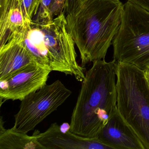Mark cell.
Returning a JSON list of instances; mask_svg holds the SVG:
<instances>
[{
	"mask_svg": "<svg viewBox=\"0 0 149 149\" xmlns=\"http://www.w3.org/2000/svg\"><path fill=\"white\" fill-rule=\"evenodd\" d=\"M113 59L93 62L85 72L73 109L70 130L76 135L97 138L103 127L118 111L116 67Z\"/></svg>",
	"mask_w": 149,
	"mask_h": 149,
	"instance_id": "7a4b0ae2",
	"label": "cell"
},
{
	"mask_svg": "<svg viewBox=\"0 0 149 149\" xmlns=\"http://www.w3.org/2000/svg\"><path fill=\"white\" fill-rule=\"evenodd\" d=\"M23 14L27 22H32L39 10L41 0H21Z\"/></svg>",
	"mask_w": 149,
	"mask_h": 149,
	"instance_id": "4fadbf2b",
	"label": "cell"
},
{
	"mask_svg": "<svg viewBox=\"0 0 149 149\" xmlns=\"http://www.w3.org/2000/svg\"><path fill=\"white\" fill-rule=\"evenodd\" d=\"M19 33L38 65L82 81L86 69L77 62L75 44L68 31L63 12L49 20H33Z\"/></svg>",
	"mask_w": 149,
	"mask_h": 149,
	"instance_id": "3957f363",
	"label": "cell"
},
{
	"mask_svg": "<svg viewBox=\"0 0 149 149\" xmlns=\"http://www.w3.org/2000/svg\"><path fill=\"white\" fill-rule=\"evenodd\" d=\"M70 127L68 124L63 130L55 123L44 132H35L33 135L45 149H113L97 138H89L74 134L70 131Z\"/></svg>",
	"mask_w": 149,
	"mask_h": 149,
	"instance_id": "ba28073f",
	"label": "cell"
},
{
	"mask_svg": "<svg viewBox=\"0 0 149 149\" xmlns=\"http://www.w3.org/2000/svg\"><path fill=\"white\" fill-rule=\"evenodd\" d=\"M13 1V0H0V34L5 31L8 14Z\"/></svg>",
	"mask_w": 149,
	"mask_h": 149,
	"instance_id": "9a60e30c",
	"label": "cell"
},
{
	"mask_svg": "<svg viewBox=\"0 0 149 149\" xmlns=\"http://www.w3.org/2000/svg\"><path fill=\"white\" fill-rule=\"evenodd\" d=\"M123 9L120 0H80L65 15L67 29L79 50L83 67L105 58L119 29Z\"/></svg>",
	"mask_w": 149,
	"mask_h": 149,
	"instance_id": "6da1fadb",
	"label": "cell"
},
{
	"mask_svg": "<svg viewBox=\"0 0 149 149\" xmlns=\"http://www.w3.org/2000/svg\"><path fill=\"white\" fill-rule=\"evenodd\" d=\"M80 0H65L63 13L65 15L70 13L77 5Z\"/></svg>",
	"mask_w": 149,
	"mask_h": 149,
	"instance_id": "2e32d148",
	"label": "cell"
},
{
	"mask_svg": "<svg viewBox=\"0 0 149 149\" xmlns=\"http://www.w3.org/2000/svg\"><path fill=\"white\" fill-rule=\"evenodd\" d=\"M97 138L113 149H145L138 137L118 111L103 127Z\"/></svg>",
	"mask_w": 149,
	"mask_h": 149,
	"instance_id": "30bf717a",
	"label": "cell"
},
{
	"mask_svg": "<svg viewBox=\"0 0 149 149\" xmlns=\"http://www.w3.org/2000/svg\"><path fill=\"white\" fill-rule=\"evenodd\" d=\"M146 75V77L148 79V81H149V69L145 71Z\"/></svg>",
	"mask_w": 149,
	"mask_h": 149,
	"instance_id": "ac0fdd59",
	"label": "cell"
},
{
	"mask_svg": "<svg viewBox=\"0 0 149 149\" xmlns=\"http://www.w3.org/2000/svg\"><path fill=\"white\" fill-rule=\"evenodd\" d=\"M149 12V0H128Z\"/></svg>",
	"mask_w": 149,
	"mask_h": 149,
	"instance_id": "e0dca14e",
	"label": "cell"
},
{
	"mask_svg": "<svg viewBox=\"0 0 149 149\" xmlns=\"http://www.w3.org/2000/svg\"><path fill=\"white\" fill-rule=\"evenodd\" d=\"M118 111L149 149V81L145 71L130 63L116 67Z\"/></svg>",
	"mask_w": 149,
	"mask_h": 149,
	"instance_id": "277c9868",
	"label": "cell"
},
{
	"mask_svg": "<svg viewBox=\"0 0 149 149\" xmlns=\"http://www.w3.org/2000/svg\"><path fill=\"white\" fill-rule=\"evenodd\" d=\"M55 0H41L40 7L35 18L33 20L36 22H41L52 19L51 10Z\"/></svg>",
	"mask_w": 149,
	"mask_h": 149,
	"instance_id": "5bb4252c",
	"label": "cell"
},
{
	"mask_svg": "<svg viewBox=\"0 0 149 149\" xmlns=\"http://www.w3.org/2000/svg\"><path fill=\"white\" fill-rule=\"evenodd\" d=\"M71 94L72 91L59 80L31 93L21 101L19 111L14 116V128L28 133L56 111Z\"/></svg>",
	"mask_w": 149,
	"mask_h": 149,
	"instance_id": "8992f818",
	"label": "cell"
},
{
	"mask_svg": "<svg viewBox=\"0 0 149 149\" xmlns=\"http://www.w3.org/2000/svg\"><path fill=\"white\" fill-rule=\"evenodd\" d=\"M36 63L24 45L19 32L11 34L0 47V80Z\"/></svg>",
	"mask_w": 149,
	"mask_h": 149,
	"instance_id": "9c48e42d",
	"label": "cell"
},
{
	"mask_svg": "<svg viewBox=\"0 0 149 149\" xmlns=\"http://www.w3.org/2000/svg\"><path fill=\"white\" fill-rule=\"evenodd\" d=\"M27 23L29 22L23 14L21 0H13L8 14L5 31L0 35V47L5 44L11 34L23 29Z\"/></svg>",
	"mask_w": 149,
	"mask_h": 149,
	"instance_id": "7c38bea8",
	"label": "cell"
},
{
	"mask_svg": "<svg viewBox=\"0 0 149 149\" xmlns=\"http://www.w3.org/2000/svg\"><path fill=\"white\" fill-rule=\"evenodd\" d=\"M51 72L34 63L0 80L1 101H22L45 86Z\"/></svg>",
	"mask_w": 149,
	"mask_h": 149,
	"instance_id": "52a82bcc",
	"label": "cell"
},
{
	"mask_svg": "<svg viewBox=\"0 0 149 149\" xmlns=\"http://www.w3.org/2000/svg\"><path fill=\"white\" fill-rule=\"evenodd\" d=\"M18 131L14 128L5 129L2 117L0 125V149H45L33 135Z\"/></svg>",
	"mask_w": 149,
	"mask_h": 149,
	"instance_id": "8fae6325",
	"label": "cell"
},
{
	"mask_svg": "<svg viewBox=\"0 0 149 149\" xmlns=\"http://www.w3.org/2000/svg\"><path fill=\"white\" fill-rule=\"evenodd\" d=\"M113 59L149 69V12L127 1L122 21L112 41Z\"/></svg>",
	"mask_w": 149,
	"mask_h": 149,
	"instance_id": "5b68a950",
	"label": "cell"
}]
</instances>
